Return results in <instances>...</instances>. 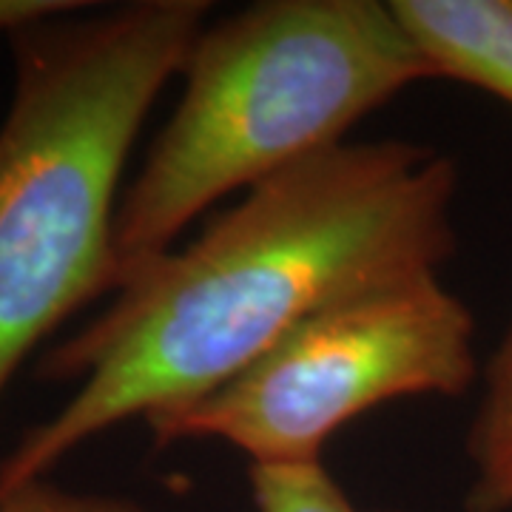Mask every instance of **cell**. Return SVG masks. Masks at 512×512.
<instances>
[{"label":"cell","mask_w":512,"mask_h":512,"mask_svg":"<svg viewBox=\"0 0 512 512\" xmlns=\"http://www.w3.org/2000/svg\"><path fill=\"white\" fill-rule=\"evenodd\" d=\"M456 194V163L410 140L342 143L254 185L188 245L123 271L109 308L43 353L37 376L74 393L3 458L0 490L220 390L313 313L441 274Z\"/></svg>","instance_id":"obj_1"},{"label":"cell","mask_w":512,"mask_h":512,"mask_svg":"<svg viewBox=\"0 0 512 512\" xmlns=\"http://www.w3.org/2000/svg\"><path fill=\"white\" fill-rule=\"evenodd\" d=\"M208 9L205 0H134L9 37L15 86L0 123V399L49 333L114 293L123 168L160 92L183 72Z\"/></svg>","instance_id":"obj_2"},{"label":"cell","mask_w":512,"mask_h":512,"mask_svg":"<svg viewBox=\"0 0 512 512\" xmlns=\"http://www.w3.org/2000/svg\"><path fill=\"white\" fill-rule=\"evenodd\" d=\"M180 74L183 97L120 197V274L171 251L222 197L342 146L362 117L439 80L390 0L254 3L205 23Z\"/></svg>","instance_id":"obj_3"},{"label":"cell","mask_w":512,"mask_h":512,"mask_svg":"<svg viewBox=\"0 0 512 512\" xmlns=\"http://www.w3.org/2000/svg\"><path fill=\"white\" fill-rule=\"evenodd\" d=\"M481 379L476 319L439 274L348 296L237 379L148 421L154 447L222 441L251 467L322 464L336 430L402 399H458Z\"/></svg>","instance_id":"obj_4"},{"label":"cell","mask_w":512,"mask_h":512,"mask_svg":"<svg viewBox=\"0 0 512 512\" xmlns=\"http://www.w3.org/2000/svg\"><path fill=\"white\" fill-rule=\"evenodd\" d=\"M439 80L512 106V0H390Z\"/></svg>","instance_id":"obj_5"},{"label":"cell","mask_w":512,"mask_h":512,"mask_svg":"<svg viewBox=\"0 0 512 512\" xmlns=\"http://www.w3.org/2000/svg\"><path fill=\"white\" fill-rule=\"evenodd\" d=\"M481 399L467 433V512H512V313L481 365Z\"/></svg>","instance_id":"obj_6"},{"label":"cell","mask_w":512,"mask_h":512,"mask_svg":"<svg viewBox=\"0 0 512 512\" xmlns=\"http://www.w3.org/2000/svg\"><path fill=\"white\" fill-rule=\"evenodd\" d=\"M251 498L256 512H399L356 507L325 464L251 467Z\"/></svg>","instance_id":"obj_7"},{"label":"cell","mask_w":512,"mask_h":512,"mask_svg":"<svg viewBox=\"0 0 512 512\" xmlns=\"http://www.w3.org/2000/svg\"><path fill=\"white\" fill-rule=\"evenodd\" d=\"M0 512H154L146 504L111 493H80L52 478H37L12 490H0Z\"/></svg>","instance_id":"obj_8"},{"label":"cell","mask_w":512,"mask_h":512,"mask_svg":"<svg viewBox=\"0 0 512 512\" xmlns=\"http://www.w3.org/2000/svg\"><path fill=\"white\" fill-rule=\"evenodd\" d=\"M89 9L80 0H0V35L12 37L46 20L66 18Z\"/></svg>","instance_id":"obj_9"}]
</instances>
